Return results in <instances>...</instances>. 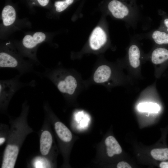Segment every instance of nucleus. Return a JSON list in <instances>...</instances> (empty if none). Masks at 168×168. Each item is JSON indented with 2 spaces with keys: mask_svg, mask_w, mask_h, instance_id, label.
<instances>
[{
  "mask_svg": "<svg viewBox=\"0 0 168 168\" xmlns=\"http://www.w3.org/2000/svg\"><path fill=\"white\" fill-rule=\"evenodd\" d=\"M107 8L114 18L124 21L133 28L136 26L140 14L137 0H109Z\"/></svg>",
  "mask_w": 168,
  "mask_h": 168,
  "instance_id": "obj_1",
  "label": "nucleus"
},
{
  "mask_svg": "<svg viewBox=\"0 0 168 168\" xmlns=\"http://www.w3.org/2000/svg\"><path fill=\"white\" fill-rule=\"evenodd\" d=\"M144 54L139 44L134 41L131 42L127 49L124 67L135 81L143 78L142 66L144 63Z\"/></svg>",
  "mask_w": 168,
  "mask_h": 168,
  "instance_id": "obj_2",
  "label": "nucleus"
},
{
  "mask_svg": "<svg viewBox=\"0 0 168 168\" xmlns=\"http://www.w3.org/2000/svg\"><path fill=\"white\" fill-rule=\"evenodd\" d=\"M2 50L0 53V68L16 70L21 76L25 74L35 72L34 63L26 61L8 48Z\"/></svg>",
  "mask_w": 168,
  "mask_h": 168,
  "instance_id": "obj_3",
  "label": "nucleus"
},
{
  "mask_svg": "<svg viewBox=\"0 0 168 168\" xmlns=\"http://www.w3.org/2000/svg\"><path fill=\"white\" fill-rule=\"evenodd\" d=\"M19 74L11 79L0 81V98L1 104L5 108L14 94L21 89L25 87H34L36 85L35 80L25 83L21 82Z\"/></svg>",
  "mask_w": 168,
  "mask_h": 168,
  "instance_id": "obj_4",
  "label": "nucleus"
},
{
  "mask_svg": "<svg viewBox=\"0 0 168 168\" xmlns=\"http://www.w3.org/2000/svg\"><path fill=\"white\" fill-rule=\"evenodd\" d=\"M149 61L154 68V74L160 78L168 68V49L161 45L154 46L147 54H145L144 63Z\"/></svg>",
  "mask_w": 168,
  "mask_h": 168,
  "instance_id": "obj_5",
  "label": "nucleus"
},
{
  "mask_svg": "<svg viewBox=\"0 0 168 168\" xmlns=\"http://www.w3.org/2000/svg\"><path fill=\"white\" fill-rule=\"evenodd\" d=\"M107 34L102 27L97 26L93 30L89 39V45L94 50H97L103 47L107 42Z\"/></svg>",
  "mask_w": 168,
  "mask_h": 168,
  "instance_id": "obj_6",
  "label": "nucleus"
},
{
  "mask_svg": "<svg viewBox=\"0 0 168 168\" xmlns=\"http://www.w3.org/2000/svg\"><path fill=\"white\" fill-rule=\"evenodd\" d=\"M114 76V71L111 66L108 64H102L99 66L95 71L93 79L94 82L98 84H103L110 80L114 83L115 80L118 82L115 79Z\"/></svg>",
  "mask_w": 168,
  "mask_h": 168,
  "instance_id": "obj_7",
  "label": "nucleus"
},
{
  "mask_svg": "<svg viewBox=\"0 0 168 168\" xmlns=\"http://www.w3.org/2000/svg\"><path fill=\"white\" fill-rule=\"evenodd\" d=\"M19 151V148L17 145H7L4 151L1 168H14Z\"/></svg>",
  "mask_w": 168,
  "mask_h": 168,
  "instance_id": "obj_8",
  "label": "nucleus"
},
{
  "mask_svg": "<svg viewBox=\"0 0 168 168\" xmlns=\"http://www.w3.org/2000/svg\"><path fill=\"white\" fill-rule=\"evenodd\" d=\"M46 35L44 33L37 32L33 36L30 35H25L22 40V45L26 50H30V54L32 55V50H34L37 45L44 41Z\"/></svg>",
  "mask_w": 168,
  "mask_h": 168,
  "instance_id": "obj_9",
  "label": "nucleus"
},
{
  "mask_svg": "<svg viewBox=\"0 0 168 168\" xmlns=\"http://www.w3.org/2000/svg\"><path fill=\"white\" fill-rule=\"evenodd\" d=\"M53 142V138L49 132L47 130L43 131L40 139V151L41 154L44 156L49 153Z\"/></svg>",
  "mask_w": 168,
  "mask_h": 168,
  "instance_id": "obj_10",
  "label": "nucleus"
},
{
  "mask_svg": "<svg viewBox=\"0 0 168 168\" xmlns=\"http://www.w3.org/2000/svg\"><path fill=\"white\" fill-rule=\"evenodd\" d=\"M105 143L106 146V153L109 157L120 154L122 152L120 146L114 137L110 136L107 137L105 140Z\"/></svg>",
  "mask_w": 168,
  "mask_h": 168,
  "instance_id": "obj_11",
  "label": "nucleus"
},
{
  "mask_svg": "<svg viewBox=\"0 0 168 168\" xmlns=\"http://www.w3.org/2000/svg\"><path fill=\"white\" fill-rule=\"evenodd\" d=\"M55 131L59 138L63 141L69 142L72 139V134L69 129L63 123L56 122L54 124Z\"/></svg>",
  "mask_w": 168,
  "mask_h": 168,
  "instance_id": "obj_12",
  "label": "nucleus"
},
{
  "mask_svg": "<svg viewBox=\"0 0 168 168\" xmlns=\"http://www.w3.org/2000/svg\"><path fill=\"white\" fill-rule=\"evenodd\" d=\"M3 23L5 26H8L14 23L16 18V12L11 6L7 5L3 8L2 12Z\"/></svg>",
  "mask_w": 168,
  "mask_h": 168,
  "instance_id": "obj_13",
  "label": "nucleus"
},
{
  "mask_svg": "<svg viewBox=\"0 0 168 168\" xmlns=\"http://www.w3.org/2000/svg\"><path fill=\"white\" fill-rule=\"evenodd\" d=\"M150 38L157 45L168 44V33L158 29L151 32Z\"/></svg>",
  "mask_w": 168,
  "mask_h": 168,
  "instance_id": "obj_14",
  "label": "nucleus"
},
{
  "mask_svg": "<svg viewBox=\"0 0 168 168\" xmlns=\"http://www.w3.org/2000/svg\"><path fill=\"white\" fill-rule=\"evenodd\" d=\"M160 105L156 102L144 101L140 102L137 106L139 112L147 113H157L161 110Z\"/></svg>",
  "mask_w": 168,
  "mask_h": 168,
  "instance_id": "obj_15",
  "label": "nucleus"
},
{
  "mask_svg": "<svg viewBox=\"0 0 168 168\" xmlns=\"http://www.w3.org/2000/svg\"><path fill=\"white\" fill-rule=\"evenodd\" d=\"M151 156L155 159L160 161L168 160V148H156L152 150Z\"/></svg>",
  "mask_w": 168,
  "mask_h": 168,
  "instance_id": "obj_16",
  "label": "nucleus"
},
{
  "mask_svg": "<svg viewBox=\"0 0 168 168\" xmlns=\"http://www.w3.org/2000/svg\"><path fill=\"white\" fill-rule=\"evenodd\" d=\"M73 1L74 0H65L63 1L55 2L54 6L56 7V11L58 12L63 11L71 5Z\"/></svg>",
  "mask_w": 168,
  "mask_h": 168,
  "instance_id": "obj_17",
  "label": "nucleus"
},
{
  "mask_svg": "<svg viewBox=\"0 0 168 168\" xmlns=\"http://www.w3.org/2000/svg\"><path fill=\"white\" fill-rule=\"evenodd\" d=\"M168 33V18H164L159 29Z\"/></svg>",
  "mask_w": 168,
  "mask_h": 168,
  "instance_id": "obj_18",
  "label": "nucleus"
},
{
  "mask_svg": "<svg viewBox=\"0 0 168 168\" xmlns=\"http://www.w3.org/2000/svg\"><path fill=\"white\" fill-rule=\"evenodd\" d=\"M118 168H131V166L127 162L125 161H121L117 165Z\"/></svg>",
  "mask_w": 168,
  "mask_h": 168,
  "instance_id": "obj_19",
  "label": "nucleus"
},
{
  "mask_svg": "<svg viewBox=\"0 0 168 168\" xmlns=\"http://www.w3.org/2000/svg\"><path fill=\"white\" fill-rule=\"evenodd\" d=\"M39 3L42 6H46L49 3V0H37Z\"/></svg>",
  "mask_w": 168,
  "mask_h": 168,
  "instance_id": "obj_20",
  "label": "nucleus"
},
{
  "mask_svg": "<svg viewBox=\"0 0 168 168\" xmlns=\"http://www.w3.org/2000/svg\"><path fill=\"white\" fill-rule=\"evenodd\" d=\"M159 167L161 168H168V161L161 162L159 165Z\"/></svg>",
  "mask_w": 168,
  "mask_h": 168,
  "instance_id": "obj_21",
  "label": "nucleus"
},
{
  "mask_svg": "<svg viewBox=\"0 0 168 168\" xmlns=\"http://www.w3.org/2000/svg\"><path fill=\"white\" fill-rule=\"evenodd\" d=\"M5 138H3V137L0 138V145H1L4 142H5Z\"/></svg>",
  "mask_w": 168,
  "mask_h": 168,
  "instance_id": "obj_22",
  "label": "nucleus"
}]
</instances>
